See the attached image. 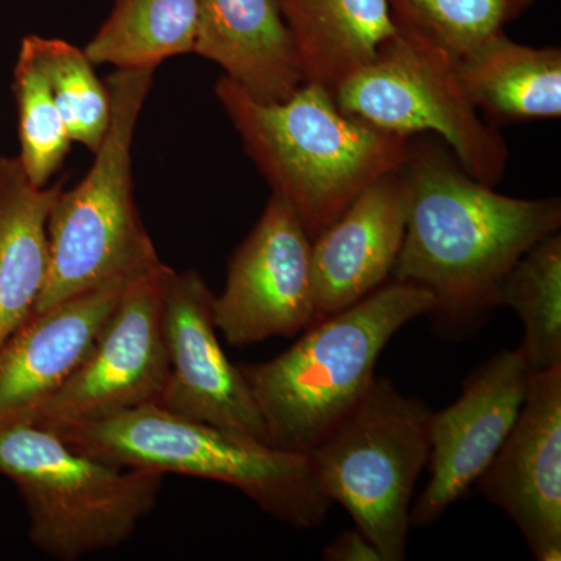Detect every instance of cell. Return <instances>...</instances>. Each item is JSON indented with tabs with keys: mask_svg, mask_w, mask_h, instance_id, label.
Masks as SVG:
<instances>
[{
	"mask_svg": "<svg viewBox=\"0 0 561 561\" xmlns=\"http://www.w3.org/2000/svg\"><path fill=\"white\" fill-rule=\"evenodd\" d=\"M408 190L404 241L391 279L430 291L459 327L493 309L494 291L535 243L561 227V201L515 198L472 179L437 136L413 135L400 168Z\"/></svg>",
	"mask_w": 561,
	"mask_h": 561,
	"instance_id": "cell-1",
	"label": "cell"
},
{
	"mask_svg": "<svg viewBox=\"0 0 561 561\" xmlns=\"http://www.w3.org/2000/svg\"><path fill=\"white\" fill-rule=\"evenodd\" d=\"M216 98L272 195L290 206L312 241L408 157L412 136L345 113L316 81H305L287 101L262 103L224 76Z\"/></svg>",
	"mask_w": 561,
	"mask_h": 561,
	"instance_id": "cell-2",
	"label": "cell"
},
{
	"mask_svg": "<svg viewBox=\"0 0 561 561\" xmlns=\"http://www.w3.org/2000/svg\"><path fill=\"white\" fill-rule=\"evenodd\" d=\"M434 311L430 291L391 279L356 305L313 321L262 364L239 365L264 421L268 445L308 454L362 400L387 343Z\"/></svg>",
	"mask_w": 561,
	"mask_h": 561,
	"instance_id": "cell-3",
	"label": "cell"
},
{
	"mask_svg": "<svg viewBox=\"0 0 561 561\" xmlns=\"http://www.w3.org/2000/svg\"><path fill=\"white\" fill-rule=\"evenodd\" d=\"M50 427L72 448L117 465L230 485L297 530L327 519L332 502L317 485L308 454L284 451L250 435L187 419L160 404Z\"/></svg>",
	"mask_w": 561,
	"mask_h": 561,
	"instance_id": "cell-4",
	"label": "cell"
},
{
	"mask_svg": "<svg viewBox=\"0 0 561 561\" xmlns=\"http://www.w3.org/2000/svg\"><path fill=\"white\" fill-rule=\"evenodd\" d=\"M153 73L116 69L105 80L108 133L87 176L73 190L58 192L51 205L49 272L32 313L161 261L133 194V139Z\"/></svg>",
	"mask_w": 561,
	"mask_h": 561,
	"instance_id": "cell-5",
	"label": "cell"
},
{
	"mask_svg": "<svg viewBox=\"0 0 561 561\" xmlns=\"http://www.w3.org/2000/svg\"><path fill=\"white\" fill-rule=\"evenodd\" d=\"M0 474L20 490L33 546L58 561L130 540L164 485L161 472L108 463L24 421L0 423Z\"/></svg>",
	"mask_w": 561,
	"mask_h": 561,
	"instance_id": "cell-6",
	"label": "cell"
},
{
	"mask_svg": "<svg viewBox=\"0 0 561 561\" xmlns=\"http://www.w3.org/2000/svg\"><path fill=\"white\" fill-rule=\"evenodd\" d=\"M432 413L426 402L376 376L362 400L308 453L317 485L348 511L382 561L408 557L411 501L430 460Z\"/></svg>",
	"mask_w": 561,
	"mask_h": 561,
	"instance_id": "cell-7",
	"label": "cell"
},
{
	"mask_svg": "<svg viewBox=\"0 0 561 561\" xmlns=\"http://www.w3.org/2000/svg\"><path fill=\"white\" fill-rule=\"evenodd\" d=\"M332 95L339 108L381 130L437 136L485 186L496 187L507 172V140L472 105L456 60L420 36L397 28Z\"/></svg>",
	"mask_w": 561,
	"mask_h": 561,
	"instance_id": "cell-8",
	"label": "cell"
},
{
	"mask_svg": "<svg viewBox=\"0 0 561 561\" xmlns=\"http://www.w3.org/2000/svg\"><path fill=\"white\" fill-rule=\"evenodd\" d=\"M171 271L160 261L131 276L88 359L20 421L38 426L92 423L160 404L168 379L162 301Z\"/></svg>",
	"mask_w": 561,
	"mask_h": 561,
	"instance_id": "cell-9",
	"label": "cell"
},
{
	"mask_svg": "<svg viewBox=\"0 0 561 561\" xmlns=\"http://www.w3.org/2000/svg\"><path fill=\"white\" fill-rule=\"evenodd\" d=\"M312 239L286 202L272 195L236 249L227 283L214 295V323L236 348L294 337L316 321Z\"/></svg>",
	"mask_w": 561,
	"mask_h": 561,
	"instance_id": "cell-10",
	"label": "cell"
},
{
	"mask_svg": "<svg viewBox=\"0 0 561 561\" xmlns=\"http://www.w3.org/2000/svg\"><path fill=\"white\" fill-rule=\"evenodd\" d=\"M217 332L214 294L206 280L195 271L172 268L162 301L168 379L160 405L268 443L241 368L228 359Z\"/></svg>",
	"mask_w": 561,
	"mask_h": 561,
	"instance_id": "cell-11",
	"label": "cell"
},
{
	"mask_svg": "<svg viewBox=\"0 0 561 561\" xmlns=\"http://www.w3.org/2000/svg\"><path fill=\"white\" fill-rule=\"evenodd\" d=\"M529 376L519 350L501 351L471 373L459 400L432 413L431 481L411 508L412 526L437 522L482 478L518 420Z\"/></svg>",
	"mask_w": 561,
	"mask_h": 561,
	"instance_id": "cell-12",
	"label": "cell"
},
{
	"mask_svg": "<svg viewBox=\"0 0 561 561\" xmlns=\"http://www.w3.org/2000/svg\"><path fill=\"white\" fill-rule=\"evenodd\" d=\"M476 485L535 559L561 560V364L530 373L518 420Z\"/></svg>",
	"mask_w": 561,
	"mask_h": 561,
	"instance_id": "cell-13",
	"label": "cell"
},
{
	"mask_svg": "<svg viewBox=\"0 0 561 561\" xmlns=\"http://www.w3.org/2000/svg\"><path fill=\"white\" fill-rule=\"evenodd\" d=\"M131 276L32 313L7 339L0 346V423L25 419L72 378L94 350Z\"/></svg>",
	"mask_w": 561,
	"mask_h": 561,
	"instance_id": "cell-14",
	"label": "cell"
},
{
	"mask_svg": "<svg viewBox=\"0 0 561 561\" xmlns=\"http://www.w3.org/2000/svg\"><path fill=\"white\" fill-rule=\"evenodd\" d=\"M408 221V190L387 173L354 198L312 241L316 321L356 305L387 283Z\"/></svg>",
	"mask_w": 561,
	"mask_h": 561,
	"instance_id": "cell-15",
	"label": "cell"
},
{
	"mask_svg": "<svg viewBox=\"0 0 561 561\" xmlns=\"http://www.w3.org/2000/svg\"><path fill=\"white\" fill-rule=\"evenodd\" d=\"M194 54L216 62L254 101L278 103L305 83L276 0H197Z\"/></svg>",
	"mask_w": 561,
	"mask_h": 561,
	"instance_id": "cell-16",
	"label": "cell"
},
{
	"mask_svg": "<svg viewBox=\"0 0 561 561\" xmlns=\"http://www.w3.org/2000/svg\"><path fill=\"white\" fill-rule=\"evenodd\" d=\"M62 184L35 186L0 157V346L31 317L49 272L47 220Z\"/></svg>",
	"mask_w": 561,
	"mask_h": 561,
	"instance_id": "cell-17",
	"label": "cell"
},
{
	"mask_svg": "<svg viewBox=\"0 0 561 561\" xmlns=\"http://www.w3.org/2000/svg\"><path fill=\"white\" fill-rule=\"evenodd\" d=\"M472 105L494 124L559 119L561 49L531 47L502 32L456 60Z\"/></svg>",
	"mask_w": 561,
	"mask_h": 561,
	"instance_id": "cell-18",
	"label": "cell"
},
{
	"mask_svg": "<svg viewBox=\"0 0 561 561\" xmlns=\"http://www.w3.org/2000/svg\"><path fill=\"white\" fill-rule=\"evenodd\" d=\"M306 81L332 88L397 32L387 0H276Z\"/></svg>",
	"mask_w": 561,
	"mask_h": 561,
	"instance_id": "cell-19",
	"label": "cell"
},
{
	"mask_svg": "<svg viewBox=\"0 0 561 561\" xmlns=\"http://www.w3.org/2000/svg\"><path fill=\"white\" fill-rule=\"evenodd\" d=\"M197 0H114L108 18L84 47L92 65L157 69L194 54Z\"/></svg>",
	"mask_w": 561,
	"mask_h": 561,
	"instance_id": "cell-20",
	"label": "cell"
},
{
	"mask_svg": "<svg viewBox=\"0 0 561 561\" xmlns=\"http://www.w3.org/2000/svg\"><path fill=\"white\" fill-rule=\"evenodd\" d=\"M511 308L523 321L519 353L531 371L561 364V236L535 243L502 278L493 308Z\"/></svg>",
	"mask_w": 561,
	"mask_h": 561,
	"instance_id": "cell-21",
	"label": "cell"
},
{
	"mask_svg": "<svg viewBox=\"0 0 561 561\" xmlns=\"http://www.w3.org/2000/svg\"><path fill=\"white\" fill-rule=\"evenodd\" d=\"M22 43L46 77L70 139L95 153L111 124L108 87L99 79L95 66L83 49L65 39L31 35Z\"/></svg>",
	"mask_w": 561,
	"mask_h": 561,
	"instance_id": "cell-22",
	"label": "cell"
},
{
	"mask_svg": "<svg viewBox=\"0 0 561 561\" xmlns=\"http://www.w3.org/2000/svg\"><path fill=\"white\" fill-rule=\"evenodd\" d=\"M534 3L535 0H387L398 31L430 41L454 60L505 32Z\"/></svg>",
	"mask_w": 561,
	"mask_h": 561,
	"instance_id": "cell-23",
	"label": "cell"
},
{
	"mask_svg": "<svg viewBox=\"0 0 561 561\" xmlns=\"http://www.w3.org/2000/svg\"><path fill=\"white\" fill-rule=\"evenodd\" d=\"M13 92L20 116V161L35 186H46L68 157L70 139L49 83L32 50L21 43L13 72Z\"/></svg>",
	"mask_w": 561,
	"mask_h": 561,
	"instance_id": "cell-24",
	"label": "cell"
},
{
	"mask_svg": "<svg viewBox=\"0 0 561 561\" xmlns=\"http://www.w3.org/2000/svg\"><path fill=\"white\" fill-rule=\"evenodd\" d=\"M327 561H382L370 538L359 529L345 530L321 552Z\"/></svg>",
	"mask_w": 561,
	"mask_h": 561,
	"instance_id": "cell-25",
	"label": "cell"
}]
</instances>
